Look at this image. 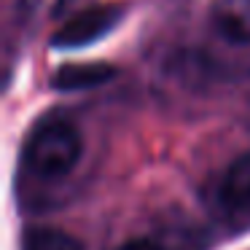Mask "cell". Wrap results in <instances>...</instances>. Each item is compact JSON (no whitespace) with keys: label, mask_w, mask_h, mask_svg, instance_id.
Returning <instances> with one entry per match:
<instances>
[{"label":"cell","mask_w":250,"mask_h":250,"mask_svg":"<svg viewBox=\"0 0 250 250\" xmlns=\"http://www.w3.org/2000/svg\"><path fill=\"white\" fill-rule=\"evenodd\" d=\"M218 207L229 215L250 212V153L237 156L218 180Z\"/></svg>","instance_id":"3957f363"},{"label":"cell","mask_w":250,"mask_h":250,"mask_svg":"<svg viewBox=\"0 0 250 250\" xmlns=\"http://www.w3.org/2000/svg\"><path fill=\"white\" fill-rule=\"evenodd\" d=\"M121 17H124L121 6H94V3H86L78 11H70L65 24L54 33L51 43L57 49H83V46L100 41L103 35H108L121 22Z\"/></svg>","instance_id":"7a4b0ae2"},{"label":"cell","mask_w":250,"mask_h":250,"mask_svg":"<svg viewBox=\"0 0 250 250\" xmlns=\"http://www.w3.org/2000/svg\"><path fill=\"white\" fill-rule=\"evenodd\" d=\"M210 22L223 41L250 46V0H215Z\"/></svg>","instance_id":"277c9868"},{"label":"cell","mask_w":250,"mask_h":250,"mask_svg":"<svg viewBox=\"0 0 250 250\" xmlns=\"http://www.w3.org/2000/svg\"><path fill=\"white\" fill-rule=\"evenodd\" d=\"M83 135L70 119H43L24 140L22 159L38 178H62L78 164Z\"/></svg>","instance_id":"6da1fadb"},{"label":"cell","mask_w":250,"mask_h":250,"mask_svg":"<svg viewBox=\"0 0 250 250\" xmlns=\"http://www.w3.org/2000/svg\"><path fill=\"white\" fill-rule=\"evenodd\" d=\"M22 250H86L81 239L62 229H30L22 239Z\"/></svg>","instance_id":"8992f818"},{"label":"cell","mask_w":250,"mask_h":250,"mask_svg":"<svg viewBox=\"0 0 250 250\" xmlns=\"http://www.w3.org/2000/svg\"><path fill=\"white\" fill-rule=\"evenodd\" d=\"M116 76V70L110 65H65L54 73V89H65V92H73V89H92L100 86V83L110 81Z\"/></svg>","instance_id":"5b68a950"},{"label":"cell","mask_w":250,"mask_h":250,"mask_svg":"<svg viewBox=\"0 0 250 250\" xmlns=\"http://www.w3.org/2000/svg\"><path fill=\"white\" fill-rule=\"evenodd\" d=\"M119 250H162L153 239H146V237H137V239H129V242H124Z\"/></svg>","instance_id":"52a82bcc"}]
</instances>
